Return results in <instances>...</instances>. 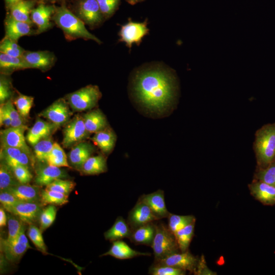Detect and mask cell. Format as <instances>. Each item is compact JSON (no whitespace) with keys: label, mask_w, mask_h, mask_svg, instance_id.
<instances>
[{"label":"cell","mask_w":275,"mask_h":275,"mask_svg":"<svg viewBox=\"0 0 275 275\" xmlns=\"http://www.w3.org/2000/svg\"><path fill=\"white\" fill-rule=\"evenodd\" d=\"M133 89L142 105L151 112L161 113L174 101L176 80L174 74L164 69L147 68L136 74Z\"/></svg>","instance_id":"1"},{"label":"cell","mask_w":275,"mask_h":275,"mask_svg":"<svg viewBox=\"0 0 275 275\" xmlns=\"http://www.w3.org/2000/svg\"><path fill=\"white\" fill-rule=\"evenodd\" d=\"M52 18L68 39L81 38L93 40L99 44L101 43L97 37L88 31L84 22L65 6L56 9Z\"/></svg>","instance_id":"2"},{"label":"cell","mask_w":275,"mask_h":275,"mask_svg":"<svg viewBox=\"0 0 275 275\" xmlns=\"http://www.w3.org/2000/svg\"><path fill=\"white\" fill-rule=\"evenodd\" d=\"M253 148L257 168H265L275 160V123L264 125L256 131Z\"/></svg>","instance_id":"3"},{"label":"cell","mask_w":275,"mask_h":275,"mask_svg":"<svg viewBox=\"0 0 275 275\" xmlns=\"http://www.w3.org/2000/svg\"><path fill=\"white\" fill-rule=\"evenodd\" d=\"M151 247L153 251L154 261L180 252L175 234L168 225L162 222L156 224V232Z\"/></svg>","instance_id":"4"},{"label":"cell","mask_w":275,"mask_h":275,"mask_svg":"<svg viewBox=\"0 0 275 275\" xmlns=\"http://www.w3.org/2000/svg\"><path fill=\"white\" fill-rule=\"evenodd\" d=\"M101 95L98 86L90 85L68 94L66 98L73 111L82 112L95 107Z\"/></svg>","instance_id":"5"},{"label":"cell","mask_w":275,"mask_h":275,"mask_svg":"<svg viewBox=\"0 0 275 275\" xmlns=\"http://www.w3.org/2000/svg\"><path fill=\"white\" fill-rule=\"evenodd\" d=\"M82 116L77 115L68 123L63 130L62 145L65 148L73 147L88 138Z\"/></svg>","instance_id":"6"},{"label":"cell","mask_w":275,"mask_h":275,"mask_svg":"<svg viewBox=\"0 0 275 275\" xmlns=\"http://www.w3.org/2000/svg\"><path fill=\"white\" fill-rule=\"evenodd\" d=\"M200 259L188 250L179 252L154 262L176 267L196 274Z\"/></svg>","instance_id":"7"},{"label":"cell","mask_w":275,"mask_h":275,"mask_svg":"<svg viewBox=\"0 0 275 275\" xmlns=\"http://www.w3.org/2000/svg\"><path fill=\"white\" fill-rule=\"evenodd\" d=\"M149 31L147 21L136 22L129 20L121 26L119 33V40L130 48L133 44L139 45Z\"/></svg>","instance_id":"8"},{"label":"cell","mask_w":275,"mask_h":275,"mask_svg":"<svg viewBox=\"0 0 275 275\" xmlns=\"http://www.w3.org/2000/svg\"><path fill=\"white\" fill-rule=\"evenodd\" d=\"M25 228L23 225L18 235L11 242H1L3 252L6 259L10 262H18L28 249L32 248L25 235Z\"/></svg>","instance_id":"9"},{"label":"cell","mask_w":275,"mask_h":275,"mask_svg":"<svg viewBox=\"0 0 275 275\" xmlns=\"http://www.w3.org/2000/svg\"><path fill=\"white\" fill-rule=\"evenodd\" d=\"M28 127H9L1 130L2 147H10L20 149L30 156L31 151L26 144L24 133Z\"/></svg>","instance_id":"10"},{"label":"cell","mask_w":275,"mask_h":275,"mask_svg":"<svg viewBox=\"0 0 275 275\" xmlns=\"http://www.w3.org/2000/svg\"><path fill=\"white\" fill-rule=\"evenodd\" d=\"M68 104L63 99H58L40 113L39 116L59 127L66 123L70 118L71 112Z\"/></svg>","instance_id":"11"},{"label":"cell","mask_w":275,"mask_h":275,"mask_svg":"<svg viewBox=\"0 0 275 275\" xmlns=\"http://www.w3.org/2000/svg\"><path fill=\"white\" fill-rule=\"evenodd\" d=\"M78 14L84 23L91 27L99 25L104 18L96 0H81Z\"/></svg>","instance_id":"12"},{"label":"cell","mask_w":275,"mask_h":275,"mask_svg":"<svg viewBox=\"0 0 275 275\" xmlns=\"http://www.w3.org/2000/svg\"><path fill=\"white\" fill-rule=\"evenodd\" d=\"M42 211V206L38 202L19 201L10 213L16 216L23 223L31 225L39 219Z\"/></svg>","instance_id":"13"},{"label":"cell","mask_w":275,"mask_h":275,"mask_svg":"<svg viewBox=\"0 0 275 275\" xmlns=\"http://www.w3.org/2000/svg\"><path fill=\"white\" fill-rule=\"evenodd\" d=\"M156 221L158 219L149 207L139 200L128 213L127 219L132 230Z\"/></svg>","instance_id":"14"},{"label":"cell","mask_w":275,"mask_h":275,"mask_svg":"<svg viewBox=\"0 0 275 275\" xmlns=\"http://www.w3.org/2000/svg\"><path fill=\"white\" fill-rule=\"evenodd\" d=\"M22 58L30 68H35L43 71L50 69L55 64V55L49 51H25Z\"/></svg>","instance_id":"15"},{"label":"cell","mask_w":275,"mask_h":275,"mask_svg":"<svg viewBox=\"0 0 275 275\" xmlns=\"http://www.w3.org/2000/svg\"><path fill=\"white\" fill-rule=\"evenodd\" d=\"M138 200L147 204L158 220L168 218L170 214L166 207L164 192L161 189H158L150 194L143 195Z\"/></svg>","instance_id":"16"},{"label":"cell","mask_w":275,"mask_h":275,"mask_svg":"<svg viewBox=\"0 0 275 275\" xmlns=\"http://www.w3.org/2000/svg\"><path fill=\"white\" fill-rule=\"evenodd\" d=\"M251 194L264 205L275 204V186L265 182L254 179L249 184Z\"/></svg>","instance_id":"17"},{"label":"cell","mask_w":275,"mask_h":275,"mask_svg":"<svg viewBox=\"0 0 275 275\" xmlns=\"http://www.w3.org/2000/svg\"><path fill=\"white\" fill-rule=\"evenodd\" d=\"M56 8L52 6L40 4L34 8L31 12V18L37 27V34H41L51 28L50 18L54 14Z\"/></svg>","instance_id":"18"},{"label":"cell","mask_w":275,"mask_h":275,"mask_svg":"<svg viewBox=\"0 0 275 275\" xmlns=\"http://www.w3.org/2000/svg\"><path fill=\"white\" fill-rule=\"evenodd\" d=\"M59 127L51 122H46L42 119H38L34 125L29 129L26 140L34 146L36 143L50 136Z\"/></svg>","instance_id":"19"},{"label":"cell","mask_w":275,"mask_h":275,"mask_svg":"<svg viewBox=\"0 0 275 275\" xmlns=\"http://www.w3.org/2000/svg\"><path fill=\"white\" fill-rule=\"evenodd\" d=\"M5 37L17 41L22 37L33 34L31 24L17 20L10 15L5 22Z\"/></svg>","instance_id":"20"},{"label":"cell","mask_w":275,"mask_h":275,"mask_svg":"<svg viewBox=\"0 0 275 275\" xmlns=\"http://www.w3.org/2000/svg\"><path fill=\"white\" fill-rule=\"evenodd\" d=\"M94 151L95 148L91 143L81 141L72 147L68 154L69 162L75 168L80 169Z\"/></svg>","instance_id":"21"},{"label":"cell","mask_w":275,"mask_h":275,"mask_svg":"<svg viewBox=\"0 0 275 275\" xmlns=\"http://www.w3.org/2000/svg\"><path fill=\"white\" fill-rule=\"evenodd\" d=\"M149 253L140 252L131 248L125 242L122 240L112 242L110 249L100 257L111 256L119 259H128L134 257L144 256H150Z\"/></svg>","instance_id":"22"},{"label":"cell","mask_w":275,"mask_h":275,"mask_svg":"<svg viewBox=\"0 0 275 275\" xmlns=\"http://www.w3.org/2000/svg\"><path fill=\"white\" fill-rule=\"evenodd\" d=\"M67 176L64 170L47 164L38 170L35 182L38 186H47L57 179L65 178Z\"/></svg>","instance_id":"23"},{"label":"cell","mask_w":275,"mask_h":275,"mask_svg":"<svg viewBox=\"0 0 275 275\" xmlns=\"http://www.w3.org/2000/svg\"><path fill=\"white\" fill-rule=\"evenodd\" d=\"M87 131L95 133L108 127L105 115L99 109L91 110L82 115Z\"/></svg>","instance_id":"24"},{"label":"cell","mask_w":275,"mask_h":275,"mask_svg":"<svg viewBox=\"0 0 275 275\" xmlns=\"http://www.w3.org/2000/svg\"><path fill=\"white\" fill-rule=\"evenodd\" d=\"M156 232V224L149 223L132 230L129 239L135 244L151 246Z\"/></svg>","instance_id":"25"},{"label":"cell","mask_w":275,"mask_h":275,"mask_svg":"<svg viewBox=\"0 0 275 275\" xmlns=\"http://www.w3.org/2000/svg\"><path fill=\"white\" fill-rule=\"evenodd\" d=\"M39 186L18 183L7 191L14 195L19 201L22 202H37L40 200L41 191Z\"/></svg>","instance_id":"26"},{"label":"cell","mask_w":275,"mask_h":275,"mask_svg":"<svg viewBox=\"0 0 275 275\" xmlns=\"http://www.w3.org/2000/svg\"><path fill=\"white\" fill-rule=\"evenodd\" d=\"M132 231L127 220L126 221L122 216H119L112 227L104 233V236L106 240L113 242L125 238H129Z\"/></svg>","instance_id":"27"},{"label":"cell","mask_w":275,"mask_h":275,"mask_svg":"<svg viewBox=\"0 0 275 275\" xmlns=\"http://www.w3.org/2000/svg\"><path fill=\"white\" fill-rule=\"evenodd\" d=\"M91 140L103 153L109 154L115 146L117 136L114 131L108 127L94 133Z\"/></svg>","instance_id":"28"},{"label":"cell","mask_w":275,"mask_h":275,"mask_svg":"<svg viewBox=\"0 0 275 275\" xmlns=\"http://www.w3.org/2000/svg\"><path fill=\"white\" fill-rule=\"evenodd\" d=\"M107 170L106 158L102 154L90 157L82 165L80 170L87 175H98Z\"/></svg>","instance_id":"29"},{"label":"cell","mask_w":275,"mask_h":275,"mask_svg":"<svg viewBox=\"0 0 275 275\" xmlns=\"http://www.w3.org/2000/svg\"><path fill=\"white\" fill-rule=\"evenodd\" d=\"M35 3L31 0H20L10 8V16L13 18L32 24L31 15Z\"/></svg>","instance_id":"30"},{"label":"cell","mask_w":275,"mask_h":275,"mask_svg":"<svg viewBox=\"0 0 275 275\" xmlns=\"http://www.w3.org/2000/svg\"><path fill=\"white\" fill-rule=\"evenodd\" d=\"M0 68L1 71L6 73L30 68V67L22 57H13L1 52Z\"/></svg>","instance_id":"31"},{"label":"cell","mask_w":275,"mask_h":275,"mask_svg":"<svg viewBox=\"0 0 275 275\" xmlns=\"http://www.w3.org/2000/svg\"><path fill=\"white\" fill-rule=\"evenodd\" d=\"M195 223L196 222H194L186 226L174 234L181 252L188 250L194 236Z\"/></svg>","instance_id":"32"},{"label":"cell","mask_w":275,"mask_h":275,"mask_svg":"<svg viewBox=\"0 0 275 275\" xmlns=\"http://www.w3.org/2000/svg\"><path fill=\"white\" fill-rule=\"evenodd\" d=\"M47 164L58 167H70L64 151L57 143H54L53 147L47 156Z\"/></svg>","instance_id":"33"},{"label":"cell","mask_w":275,"mask_h":275,"mask_svg":"<svg viewBox=\"0 0 275 275\" xmlns=\"http://www.w3.org/2000/svg\"><path fill=\"white\" fill-rule=\"evenodd\" d=\"M18 183L11 168L3 161L0 165L1 191L7 190Z\"/></svg>","instance_id":"34"},{"label":"cell","mask_w":275,"mask_h":275,"mask_svg":"<svg viewBox=\"0 0 275 275\" xmlns=\"http://www.w3.org/2000/svg\"><path fill=\"white\" fill-rule=\"evenodd\" d=\"M68 196L45 188L41 191L40 200L44 204L63 205L68 202Z\"/></svg>","instance_id":"35"},{"label":"cell","mask_w":275,"mask_h":275,"mask_svg":"<svg viewBox=\"0 0 275 275\" xmlns=\"http://www.w3.org/2000/svg\"><path fill=\"white\" fill-rule=\"evenodd\" d=\"M168 219V227L174 234L186 226L196 222V218L194 215H180L171 213Z\"/></svg>","instance_id":"36"},{"label":"cell","mask_w":275,"mask_h":275,"mask_svg":"<svg viewBox=\"0 0 275 275\" xmlns=\"http://www.w3.org/2000/svg\"><path fill=\"white\" fill-rule=\"evenodd\" d=\"M25 50L17 43V41L5 37L0 43V51L9 56L21 57Z\"/></svg>","instance_id":"37"},{"label":"cell","mask_w":275,"mask_h":275,"mask_svg":"<svg viewBox=\"0 0 275 275\" xmlns=\"http://www.w3.org/2000/svg\"><path fill=\"white\" fill-rule=\"evenodd\" d=\"M254 179L275 186V160L265 168H257Z\"/></svg>","instance_id":"38"},{"label":"cell","mask_w":275,"mask_h":275,"mask_svg":"<svg viewBox=\"0 0 275 275\" xmlns=\"http://www.w3.org/2000/svg\"><path fill=\"white\" fill-rule=\"evenodd\" d=\"M23 222L16 216L11 213L8 217V233L5 239H1V242L8 243L14 239L21 231Z\"/></svg>","instance_id":"39"},{"label":"cell","mask_w":275,"mask_h":275,"mask_svg":"<svg viewBox=\"0 0 275 275\" xmlns=\"http://www.w3.org/2000/svg\"><path fill=\"white\" fill-rule=\"evenodd\" d=\"M42 231L34 224L30 225L28 230V236L36 248L42 253H47V248L44 242Z\"/></svg>","instance_id":"40"},{"label":"cell","mask_w":275,"mask_h":275,"mask_svg":"<svg viewBox=\"0 0 275 275\" xmlns=\"http://www.w3.org/2000/svg\"><path fill=\"white\" fill-rule=\"evenodd\" d=\"M54 143L50 138L41 140L34 146V151L38 161L45 162L46 158L51 151Z\"/></svg>","instance_id":"41"},{"label":"cell","mask_w":275,"mask_h":275,"mask_svg":"<svg viewBox=\"0 0 275 275\" xmlns=\"http://www.w3.org/2000/svg\"><path fill=\"white\" fill-rule=\"evenodd\" d=\"M186 272L176 267L155 262L149 269V273L152 275H184Z\"/></svg>","instance_id":"42"},{"label":"cell","mask_w":275,"mask_h":275,"mask_svg":"<svg viewBox=\"0 0 275 275\" xmlns=\"http://www.w3.org/2000/svg\"><path fill=\"white\" fill-rule=\"evenodd\" d=\"M57 209L54 205H49L42 209L39 217L40 228L43 231L48 228L56 218Z\"/></svg>","instance_id":"43"},{"label":"cell","mask_w":275,"mask_h":275,"mask_svg":"<svg viewBox=\"0 0 275 275\" xmlns=\"http://www.w3.org/2000/svg\"><path fill=\"white\" fill-rule=\"evenodd\" d=\"M34 98L32 96L19 94L14 101L16 109L23 117L28 116L33 104Z\"/></svg>","instance_id":"44"},{"label":"cell","mask_w":275,"mask_h":275,"mask_svg":"<svg viewBox=\"0 0 275 275\" xmlns=\"http://www.w3.org/2000/svg\"><path fill=\"white\" fill-rule=\"evenodd\" d=\"M1 151V158L3 161L10 167L13 168L15 166L17 161L20 157L21 153L23 151L20 149L10 147H2Z\"/></svg>","instance_id":"45"},{"label":"cell","mask_w":275,"mask_h":275,"mask_svg":"<svg viewBox=\"0 0 275 275\" xmlns=\"http://www.w3.org/2000/svg\"><path fill=\"white\" fill-rule=\"evenodd\" d=\"M75 185V183L71 180L58 179L46 186L45 188L68 196L73 190Z\"/></svg>","instance_id":"46"},{"label":"cell","mask_w":275,"mask_h":275,"mask_svg":"<svg viewBox=\"0 0 275 275\" xmlns=\"http://www.w3.org/2000/svg\"><path fill=\"white\" fill-rule=\"evenodd\" d=\"M12 93V87L10 79L6 75H1L0 78L1 104L10 100Z\"/></svg>","instance_id":"47"},{"label":"cell","mask_w":275,"mask_h":275,"mask_svg":"<svg viewBox=\"0 0 275 275\" xmlns=\"http://www.w3.org/2000/svg\"><path fill=\"white\" fill-rule=\"evenodd\" d=\"M105 18L112 16L117 9L120 0H96Z\"/></svg>","instance_id":"48"},{"label":"cell","mask_w":275,"mask_h":275,"mask_svg":"<svg viewBox=\"0 0 275 275\" xmlns=\"http://www.w3.org/2000/svg\"><path fill=\"white\" fill-rule=\"evenodd\" d=\"M11 120V127H18L24 125L22 116L15 109L11 100L4 103Z\"/></svg>","instance_id":"49"},{"label":"cell","mask_w":275,"mask_h":275,"mask_svg":"<svg viewBox=\"0 0 275 275\" xmlns=\"http://www.w3.org/2000/svg\"><path fill=\"white\" fill-rule=\"evenodd\" d=\"M15 178L19 183H29L33 178L29 169L21 165L16 166L11 168Z\"/></svg>","instance_id":"50"},{"label":"cell","mask_w":275,"mask_h":275,"mask_svg":"<svg viewBox=\"0 0 275 275\" xmlns=\"http://www.w3.org/2000/svg\"><path fill=\"white\" fill-rule=\"evenodd\" d=\"M20 201L7 190L1 191L0 202L2 207L11 213L13 207Z\"/></svg>","instance_id":"51"},{"label":"cell","mask_w":275,"mask_h":275,"mask_svg":"<svg viewBox=\"0 0 275 275\" xmlns=\"http://www.w3.org/2000/svg\"><path fill=\"white\" fill-rule=\"evenodd\" d=\"M11 120L4 103L1 104L0 124L6 128L11 127Z\"/></svg>","instance_id":"52"},{"label":"cell","mask_w":275,"mask_h":275,"mask_svg":"<svg viewBox=\"0 0 275 275\" xmlns=\"http://www.w3.org/2000/svg\"><path fill=\"white\" fill-rule=\"evenodd\" d=\"M8 222V218L5 211V209L3 207L0 208V227L3 228L6 226Z\"/></svg>","instance_id":"53"},{"label":"cell","mask_w":275,"mask_h":275,"mask_svg":"<svg viewBox=\"0 0 275 275\" xmlns=\"http://www.w3.org/2000/svg\"><path fill=\"white\" fill-rule=\"evenodd\" d=\"M20 1V0H5L7 5L9 6L10 8Z\"/></svg>","instance_id":"54"},{"label":"cell","mask_w":275,"mask_h":275,"mask_svg":"<svg viewBox=\"0 0 275 275\" xmlns=\"http://www.w3.org/2000/svg\"><path fill=\"white\" fill-rule=\"evenodd\" d=\"M143 0H126V1L131 5L135 4L139 2H142Z\"/></svg>","instance_id":"55"}]
</instances>
